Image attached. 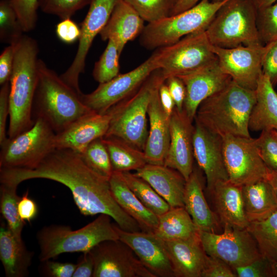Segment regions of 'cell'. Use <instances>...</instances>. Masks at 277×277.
<instances>
[{
	"mask_svg": "<svg viewBox=\"0 0 277 277\" xmlns=\"http://www.w3.org/2000/svg\"><path fill=\"white\" fill-rule=\"evenodd\" d=\"M33 179L50 180L67 187L80 213L85 216L106 214L123 230L142 231L113 198L109 179L93 171L80 154L72 150L55 148L32 169L0 168L1 184L17 187L22 182Z\"/></svg>",
	"mask_w": 277,
	"mask_h": 277,
	"instance_id": "1",
	"label": "cell"
},
{
	"mask_svg": "<svg viewBox=\"0 0 277 277\" xmlns=\"http://www.w3.org/2000/svg\"><path fill=\"white\" fill-rule=\"evenodd\" d=\"M256 99L255 90L245 88L232 80L200 104L194 121L222 137H251L249 121Z\"/></svg>",
	"mask_w": 277,
	"mask_h": 277,
	"instance_id": "2",
	"label": "cell"
},
{
	"mask_svg": "<svg viewBox=\"0 0 277 277\" xmlns=\"http://www.w3.org/2000/svg\"><path fill=\"white\" fill-rule=\"evenodd\" d=\"M37 43L23 35L15 44L13 67L9 80L8 138L30 129L35 121L32 106L38 77Z\"/></svg>",
	"mask_w": 277,
	"mask_h": 277,
	"instance_id": "3",
	"label": "cell"
},
{
	"mask_svg": "<svg viewBox=\"0 0 277 277\" xmlns=\"http://www.w3.org/2000/svg\"><path fill=\"white\" fill-rule=\"evenodd\" d=\"M38 77L32 116L44 120L58 133L92 111L82 102L80 94L53 70L38 60Z\"/></svg>",
	"mask_w": 277,
	"mask_h": 277,
	"instance_id": "4",
	"label": "cell"
},
{
	"mask_svg": "<svg viewBox=\"0 0 277 277\" xmlns=\"http://www.w3.org/2000/svg\"><path fill=\"white\" fill-rule=\"evenodd\" d=\"M165 80L157 69L134 93L112 107L107 112L110 120L104 136L120 139L144 151L148 134V106L153 92Z\"/></svg>",
	"mask_w": 277,
	"mask_h": 277,
	"instance_id": "5",
	"label": "cell"
},
{
	"mask_svg": "<svg viewBox=\"0 0 277 277\" xmlns=\"http://www.w3.org/2000/svg\"><path fill=\"white\" fill-rule=\"evenodd\" d=\"M109 215L100 214L94 220L77 230L70 226L51 225L37 232L36 239L40 262L54 258L67 252H85L100 243L119 239L114 224Z\"/></svg>",
	"mask_w": 277,
	"mask_h": 277,
	"instance_id": "6",
	"label": "cell"
},
{
	"mask_svg": "<svg viewBox=\"0 0 277 277\" xmlns=\"http://www.w3.org/2000/svg\"><path fill=\"white\" fill-rule=\"evenodd\" d=\"M257 10L252 0H228L205 30L211 44L222 48L263 45L257 27Z\"/></svg>",
	"mask_w": 277,
	"mask_h": 277,
	"instance_id": "7",
	"label": "cell"
},
{
	"mask_svg": "<svg viewBox=\"0 0 277 277\" xmlns=\"http://www.w3.org/2000/svg\"><path fill=\"white\" fill-rule=\"evenodd\" d=\"M227 1L201 0L184 12L148 23L140 34V44L147 49H156L173 44L190 34L205 30Z\"/></svg>",
	"mask_w": 277,
	"mask_h": 277,
	"instance_id": "8",
	"label": "cell"
},
{
	"mask_svg": "<svg viewBox=\"0 0 277 277\" xmlns=\"http://www.w3.org/2000/svg\"><path fill=\"white\" fill-rule=\"evenodd\" d=\"M55 134L47 122L37 118L30 129L1 145L0 168L35 167L56 148Z\"/></svg>",
	"mask_w": 277,
	"mask_h": 277,
	"instance_id": "9",
	"label": "cell"
},
{
	"mask_svg": "<svg viewBox=\"0 0 277 277\" xmlns=\"http://www.w3.org/2000/svg\"><path fill=\"white\" fill-rule=\"evenodd\" d=\"M205 30L187 35L176 43L155 49L156 62L166 80L195 70L216 60Z\"/></svg>",
	"mask_w": 277,
	"mask_h": 277,
	"instance_id": "10",
	"label": "cell"
},
{
	"mask_svg": "<svg viewBox=\"0 0 277 277\" xmlns=\"http://www.w3.org/2000/svg\"><path fill=\"white\" fill-rule=\"evenodd\" d=\"M222 233L199 230L208 255L220 259L233 269L262 257L257 243L247 228L224 226Z\"/></svg>",
	"mask_w": 277,
	"mask_h": 277,
	"instance_id": "11",
	"label": "cell"
},
{
	"mask_svg": "<svg viewBox=\"0 0 277 277\" xmlns=\"http://www.w3.org/2000/svg\"><path fill=\"white\" fill-rule=\"evenodd\" d=\"M223 153L229 181L243 186L267 179L269 168L264 163L256 138L227 135Z\"/></svg>",
	"mask_w": 277,
	"mask_h": 277,
	"instance_id": "12",
	"label": "cell"
},
{
	"mask_svg": "<svg viewBox=\"0 0 277 277\" xmlns=\"http://www.w3.org/2000/svg\"><path fill=\"white\" fill-rule=\"evenodd\" d=\"M159 69L154 52L133 70L117 75L111 80L100 84L88 94L81 93L83 104L91 111L106 113L112 107L129 97L143 84L154 70Z\"/></svg>",
	"mask_w": 277,
	"mask_h": 277,
	"instance_id": "13",
	"label": "cell"
},
{
	"mask_svg": "<svg viewBox=\"0 0 277 277\" xmlns=\"http://www.w3.org/2000/svg\"><path fill=\"white\" fill-rule=\"evenodd\" d=\"M93 277H156L120 240L103 241L91 249Z\"/></svg>",
	"mask_w": 277,
	"mask_h": 277,
	"instance_id": "14",
	"label": "cell"
},
{
	"mask_svg": "<svg viewBox=\"0 0 277 277\" xmlns=\"http://www.w3.org/2000/svg\"><path fill=\"white\" fill-rule=\"evenodd\" d=\"M120 0H91L87 15L81 24V35L75 57L68 69L60 77L78 93L79 77L85 71L86 60L95 37L108 22Z\"/></svg>",
	"mask_w": 277,
	"mask_h": 277,
	"instance_id": "15",
	"label": "cell"
},
{
	"mask_svg": "<svg viewBox=\"0 0 277 277\" xmlns=\"http://www.w3.org/2000/svg\"><path fill=\"white\" fill-rule=\"evenodd\" d=\"M211 49L220 67L232 80L245 88L256 90L263 74L265 45H241L232 48H222L212 45Z\"/></svg>",
	"mask_w": 277,
	"mask_h": 277,
	"instance_id": "16",
	"label": "cell"
},
{
	"mask_svg": "<svg viewBox=\"0 0 277 277\" xmlns=\"http://www.w3.org/2000/svg\"><path fill=\"white\" fill-rule=\"evenodd\" d=\"M177 76L186 88L184 110L192 122L200 104L232 81L231 77L222 70L217 58L195 70Z\"/></svg>",
	"mask_w": 277,
	"mask_h": 277,
	"instance_id": "17",
	"label": "cell"
},
{
	"mask_svg": "<svg viewBox=\"0 0 277 277\" xmlns=\"http://www.w3.org/2000/svg\"><path fill=\"white\" fill-rule=\"evenodd\" d=\"M194 157L204 171L207 188L210 192L220 182L229 181L223 153V138L195 123Z\"/></svg>",
	"mask_w": 277,
	"mask_h": 277,
	"instance_id": "18",
	"label": "cell"
},
{
	"mask_svg": "<svg viewBox=\"0 0 277 277\" xmlns=\"http://www.w3.org/2000/svg\"><path fill=\"white\" fill-rule=\"evenodd\" d=\"M184 110L175 107L170 119V140L164 165L178 171L187 181L193 170L194 125Z\"/></svg>",
	"mask_w": 277,
	"mask_h": 277,
	"instance_id": "19",
	"label": "cell"
},
{
	"mask_svg": "<svg viewBox=\"0 0 277 277\" xmlns=\"http://www.w3.org/2000/svg\"><path fill=\"white\" fill-rule=\"evenodd\" d=\"M119 240L133 251L143 265L156 277H175L163 240L154 233L129 232L114 225Z\"/></svg>",
	"mask_w": 277,
	"mask_h": 277,
	"instance_id": "20",
	"label": "cell"
},
{
	"mask_svg": "<svg viewBox=\"0 0 277 277\" xmlns=\"http://www.w3.org/2000/svg\"><path fill=\"white\" fill-rule=\"evenodd\" d=\"M110 120L108 112L99 114L92 111L82 116L63 131L56 133L55 148L81 153L90 143L106 134Z\"/></svg>",
	"mask_w": 277,
	"mask_h": 277,
	"instance_id": "21",
	"label": "cell"
},
{
	"mask_svg": "<svg viewBox=\"0 0 277 277\" xmlns=\"http://www.w3.org/2000/svg\"><path fill=\"white\" fill-rule=\"evenodd\" d=\"M164 243L175 277H202L209 256L203 247L199 233L187 239Z\"/></svg>",
	"mask_w": 277,
	"mask_h": 277,
	"instance_id": "22",
	"label": "cell"
},
{
	"mask_svg": "<svg viewBox=\"0 0 277 277\" xmlns=\"http://www.w3.org/2000/svg\"><path fill=\"white\" fill-rule=\"evenodd\" d=\"M159 87L153 92L148 108L149 129L144 152L147 164L164 165L170 140V117L161 103Z\"/></svg>",
	"mask_w": 277,
	"mask_h": 277,
	"instance_id": "23",
	"label": "cell"
},
{
	"mask_svg": "<svg viewBox=\"0 0 277 277\" xmlns=\"http://www.w3.org/2000/svg\"><path fill=\"white\" fill-rule=\"evenodd\" d=\"M134 173L148 182L171 207H184L186 180L178 171L164 165L146 164Z\"/></svg>",
	"mask_w": 277,
	"mask_h": 277,
	"instance_id": "24",
	"label": "cell"
},
{
	"mask_svg": "<svg viewBox=\"0 0 277 277\" xmlns=\"http://www.w3.org/2000/svg\"><path fill=\"white\" fill-rule=\"evenodd\" d=\"M144 22L130 5L120 0L99 34L103 41H114L122 53L126 44L141 34Z\"/></svg>",
	"mask_w": 277,
	"mask_h": 277,
	"instance_id": "25",
	"label": "cell"
},
{
	"mask_svg": "<svg viewBox=\"0 0 277 277\" xmlns=\"http://www.w3.org/2000/svg\"><path fill=\"white\" fill-rule=\"evenodd\" d=\"M242 187L229 181L220 182L210 192L215 214L224 226L247 228L249 225L244 210Z\"/></svg>",
	"mask_w": 277,
	"mask_h": 277,
	"instance_id": "26",
	"label": "cell"
},
{
	"mask_svg": "<svg viewBox=\"0 0 277 277\" xmlns=\"http://www.w3.org/2000/svg\"><path fill=\"white\" fill-rule=\"evenodd\" d=\"M109 181L112 194L118 205L136 221L142 231L154 233L159 216L139 200L128 186L122 173L113 171Z\"/></svg>",
	"mask_w": 277,
	"mask_h": 277,
	"instance_id": "27",
	"label": "cell"
},
{
	"mask_svg": "<svg viewBox=\"0 0 277 277\" xmlns=\"http://www.w3.org/2000/svg\"><path fill=\"white\" fill-rule=\"evenodd\" d=\"M184 204L199 230L216 232L220 222L207 204L201 176L194 168L186 181Z\"/></svg>",
	"mask_w": 277,
	"mask_h": 277,
	"instance_id": "28",
	"label": "cell"
},
{
	"mask_svg": "<svg viewBox=\"0 0 277 277\" xmlns=\"http://www.w3.org/2000/svg\"><path fill=\"white\" fill-rule=\"evenodd\" d=\"M33 253L22 239L16 237L7 224L0 227V260L7 277H25L29 274Z\"/></svg>",
	"mask_w": 277,
	"mask_h": 277,
	"instance_id": "29",
	"label": "cell"
},
{
	"mask_svg": "<svg viewBox=\"0 0 277 277\" xmlns=\"http://www.w3.org/2000/svg\"><path fill=\"white\" fill-rule=\"evenodd\" d=\"M269 77L263 73L255 90L256 103L249 118V130L277 132V93Z\"/></svg>",
	"mask_w": 277,
	"mask_h": 277,
	"instance_id": "30",
	"label": "cell"
},
{
	"mask_svg": "<svg viewBox=\"0 0 277 277\" xmlns=\"http://www.w3.org/2000/svg\"><path fill=\"white\" fill-rule=\"evenodd\" d=\"M244 210L249 223L264 220L277 210V197L267 179L242 187Z\"/></svg>",
	"mask_w": 277,
	"mask_h": 277,
	"instance_id": "31",
	"label": "cell"
},
{
	"mask_svg": "<svg viewBox=\"0 0 277 277\" xmlns=\"http://www.w3.org/2000/svg\"><path fill=\"white\" fill-rule=\"evenodd\" d=\"M198 233V229L184 207H171L159 216L154 232L164 241L187 239Z\"/></svg>",
	"mask_w": 277,
	"mask_h": 277,
	"instance_id": "32",
	"label": "cell"
},
{
	"mask_svg": "<svg viewBox=\"0 0 277 277\" xmlns=\"http://www.w3.org/2000/svg\"><path fill=\"white\" fill-rule=\"evenodd\" d=\"M113 171H136L147 164L144 152L115 137L103 136Z\"/></svg>",
	"mask_w": 277,
	"mask_h": 277,
	"instance_id": "33",
	"label": "cell"
},
{
	"mask_svg": "<svg viewBox=\"0 0 277 277\" xmlns=\"http://www.w3.org/2000/svg\"><path fill=\"white\" fill-rule=\"evenodd\" d=\"M247 229L262 256L272 264L277 261V210L264 220L250 223Z\"/></svg>",
	"mask_w": 277,
	"mask_h": 277,
	"instance_id": "34",
	"label": "cell"
},
{
	"mask_svg": "<svg viewBox=\"0 0 277 277\" xmlns=\"http://www.w3.org/2000/svg\"><path fill=\"white\" fill-rule=\"evenodd\" d=\"M128 186L142 204L159 216L171 207L151 186L142 178L130 171L122 172Z\"/></svg>",
	"mask_w": 277,
	"mask_h": 277,
	"instance_id": "35",
	"label": "cell"
},
{
	"mask_svg": "<svg viewBox=\"0 0 277 277\" xmlns=\"http://www.w3.org/2000/svg\"><path fill=\"white\" fill-rule=\"evenodd\" d=\"M17 187L1 184L0 210L10 231L17 238L22 239V233L26 222L21 219L18 213L20 196L17 195Z\"/></svg>",
	"mask_w": 277,
	"mask_h": 277,
	"instance_id": "36",
	"label": "cell"
},
{
	"mask_svg": "<svg viewBox=\"0 0 277 277\" xmlns=\"http://www.w3.org/2000/svg\"><path fill=\"white\" fill-rule=\"evenodd\" d=\"M84 163L100 175L109 179L113 171L103 137L90 143L80 154Z\"/></svg>",
	"mask_w": 277,
	"mask_h": 277,
	"instance_id": "37",
	"label": "cell"
},
{
	"mask_svg": "<svg viewBox=\"0 0 277 277\" xmlns=\"http://www.w3.org/2000/svg\"><path fill=\"white\" fill-rule=\"evenodd\" d=\"M121 54L115 42L108 40L105 50L95 63L92 71L93 77L96 82L104 83L119 74Z\"/></svg>",
	"mask_w": 277,
	"mask_h": 277,
	"instance_id": "38",
	"label": "cell"
},
{
	"mask_svg": "<svg viewBox=\"0 0 277 277\" xmlns=\"http://www.w3.org/2000/svg\"><path fill=\"white\" fill-rule=\"evenodd\" d=\"M24 30L10 0L0 2V40L9 45L16 44Z\"/></svg>",
	"mask_w": 277,
	"mask_h": 277,
	"instance_id": "39",
	"label": "cell"
},
{
	"mask_svg": "<svg viewBox=\"0 0 277 277\" xmlns=\"http://www.w3.org/2000/svg\"><path fill=\"white\" fill-rule=\"evenodd\" d=\"M148 23L171 16L178 0H124Z\"/></svg>",
	"mask_w": 277,
	"mask_h": 277,
	"instance_id": "40",
	"label": "cell"
},
{
	"mask_svg": "<svg viewBox=\"0 0 277 277\" xmlns=\"http://www.w3.org/2000/svg\"><path fill=\"white\" fill-rule=\"evenodd\" d=\"M256 24L263 45L277 39V3L257 10Z\"/></svg>",
	"mask_w": 277,
	"mask_h": 277,
	"instance_id": "41",
	"label": "cell"
},
{
	"mask_svg": "<svg viewBox=\"0 0 277 277\" xmlns=\"http://www.w3.org/2000/svg\"><path fill=\"white\" fill-rule=\"evenodd\" d=\"M91 0H38L39 7L45 13L54 15L62 19L71 18Z\"/></svg>",
	"mask_w": 277,
	"mask_h": 277,
	"instance_id": "42",
	"label": "cell"
},
{
	"mask_svg": "<svg viewBox=\"0 0 277 277\" xmlns=\"http://www.w3.org/2000/svg\"><path fill=\"white\" fill-rule=\"evenodd\" d=\"M256 140L264 163L269 169L277 171V132L263 130Z\"/></svg>",
	"mask_w": 277,
	"mask_h": 277,
	"instance_id": "43",
	"label": "cell"
},
{
	"mask_svg": "<svg viewBox=\"0 0 277 277\" xmlns=\"http://www.w3.org/2000/svg\"><path fill=\"white\" fill-rule=\"evenodd\" d=\"M24 32L33 30L37 20L38 0H10Z\"/></svg>",
	"mask_w": 277,
	"mask_h": 277,
	"instance_id": "44",
	"label": "cell"
},
{
	"mask_svg": "<svg viewBox=\"0 0 277 277\" xmlns=\"http://www.w3.org/2000/svg\"><path fill=\"white\" fill-rule=\"evenodd\" d=\"M239 277H272V263L263 256L252 262L234 269Z\"/></svg>",
	"mask_w": 277,
	"mask_h": 277,
	"instance_id": "45",
	"label": "cell"
},
{
	"mask_svg": "<svg viewBox=\"0 0 277 277\" xmlns=\"http://www.w3.org/2000/svg\"><path fill=\"white\" fill-rule=\"evenodd\" d=\"M265 52L262 62L263 73L274 86L277 85V39L265 45Z\"/></svg>",
	"mask_w": 277,
	"mask_h": 277,
	"instance_id": "46",
	"label": "cell"
},
{
	"mask_svg": "<svg viewBox=\"0 0 277 277\" xmlns=\"http://www.w3.org/2000/svg\"><path fill=\"white\" fill-rule=\"evenodd\" d=\"M42 263L40 272L45 276L72 277L77 264L62 263L48 260Z\"/></svg>",
	"mask_w": 277,
	"mask_h": 277,
	"instance_id": "47",
	"label": "cell"
},
{
	"mask_svg": "<svg viewBox=\"0 0 277 277\" xmlns=\"http://www.w3.org/2000/svg\"><path fill=\"white\" fill-rule=\"evenodd\" d=\"M55 32L58 38L66 44H72L79 40L81 27L70 18L62 19L56 26Z\"/></svg>",
	"mask_w": 277,
	"mask_h": 277,
	"instance_id": "48",
	"label": "cell"
},
{
	"mask_svg": "<svg viewBox=\"0 0 277 277\" xmlns=\"http://www.w3.org/2000/svg\"><path fill=\"white\" fill-rule=\"evenodd\" d=\"M0 89V145L8 138L6 136V122L9 115V81L1 85Z\"/></svg>",
	"mask_w": 277,
	"mask_h": 277,
	"instance_id": "49",
	"label": "cell"
},
{
	"mask_svg": "<svg viewBox=\"0 0 277 277\" xmlns=\"http://www.w3.org/2000/svg\"><path fill=\"white\" fill-rule=\"evenodd\" d=\"M234 269L223 261L209 256L202 277H235Z\"/></svg>",
	"mask_w": 277,
	"mask_h": 277,
	"instance_id": "50",
	"label": "cell"
},
{
	"mask_svg": "<svg viewBox=\"0 0 277 277\" xmlns=\"http://www.w3.org/2000/svg\"><path fill=\"white\" fill-rule=\"evenodd\" d=\"M15 53V44L9 45L0 55V84L9 82L12 73Z\"/></svg>",
	"mask_w": 277,
	"mask_h": 277,
	"instance_id": "51",
	"label": "cell"
},
{
	"mask_svg": "<svg viewBox=\"0 0 277 277\" xmlns=\"http://www.w3.org/2000/svg\"><path fill=\"white\" fill-rule=\"evenodd\" d=\"M170 93L173 98L175 107L180 111L184 110V104L186 95L185 86L178 76H173L165 80Z\"/></svg>",
	"mask_w": 277,
	"mask_h": 277,
	"instance_id": "52",
	"label": "cell"
},
{
	"mask_svg": "<svg viewBox=\"0 0 277 277\" xmlns=\"http://www.w3.org/2000/svg\"><path fill=\"white\" fill-rule=\"evenodd\" d=\"M18 211L21 219L25 222L30 223L37 215V205L33 200L29 197L28 190L20 197Z\"/></svg>",
	"mask_w": 277,
	"mask_h": 277,
	"instance_id": "53",
	"label": "cell"
},
{
	"mask_svg": "<svg viewBox=\"0 0 277 277\" xmlns=\"http://www.w3.org/2000/svg\"><path fill=\"white\" fill-rule=\"evenodd\" d=\"M94 269V261L90 251L84 252L72 277H93Z\"/></svg>",
	"mask_w": 277,
	"mask_h": 277,
	"instance_id": "54",
	"label": "cell"
},
{
	"mask_svg": "<svg viewBox=\"0 0 277 277\" xmlns=\"http://www.w3.org/2000/svg\"><path fill=\"white\" fill-rule=\"evenodd\" d=\"M159 92L162 106L167 115L170 117L175 105L165 81L160 86Z\"/></svg>",
	"mask_w": 277,
	"mask_h": 277,
	"instance_id": "55",
	"label": "cell"
},
{
	"mask_svg": "<svg viewBox=\"0 0 277 277\" xmlns=\"http://www.w3.org/2000/svg\"><path fill=\"white\" fill-rule=\"evenodd\" d=\"M201 0H178L171 15L184 12L196 5ZM213 2H220L225 0H210Z\"/></svg>",
	"mask_w": 277,
	"mask_h": 277,
	"instance_id": "56",
	"label": "cell"
},
{
	"mask_svg": "<svg viewBox=\"0 0 277 277\" xmlns=\"http://www.w3.org/2000/svg\"><path fill=\"white\" fill-rule=\"evenodd\" d=\"M267 180L271 185L277 197V171L270 169Z\"/></svg>",
	"mask_w": 277,
	"mask_h": 277,
	"instance_id": "57",
	"label": "cell"
},
{
	"mask_svg": "<svg viewBox=\"0 0 277 277\" xmlns=\"http://www.w3.org/2000/svg\"><path fill=\"white\" fill-rule=\"evenodd\" d=\"M252 1L258 10L276 3L277 0H252Z\"/></svg>",
	"mask_w": 277,
	"mask_h": 277,
	"instance_id": "58",
	"label": "cell"
},
{
	"mask_svg": "<svg viewBox=\"0 0 277 277\" xmlns=\"http://www.w3.org/2000/svg\"><path fill=\"white\" fill-rule=\"evenodd\" d=\"M273 276L277 277V261L272 264Z\"/></svg>",
	"mask_w": 277,
	"mask_h": 277,
	"instance_id": "59",
	"label": "cell"
}]
</instances>
